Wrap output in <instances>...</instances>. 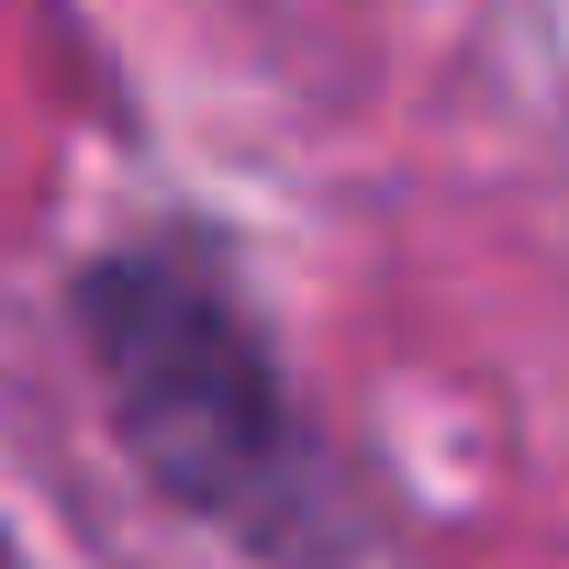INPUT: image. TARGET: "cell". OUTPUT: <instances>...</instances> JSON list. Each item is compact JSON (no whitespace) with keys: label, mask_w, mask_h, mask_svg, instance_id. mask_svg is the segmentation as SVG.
I'll list each match as a JSON object with an SVG mask.
<instances>
[{"label":"cell","mask_w":569,"mask_h":569,"mask_svg":"<svg viewBox=\"0 0 569 569\" xmlns=\"http://www.w3.org/2000/svg\"><path fill=\"white\" fill-rule=\"evenodd\" d=\"M79 325H90V358L112 380V413H123L134 458L179 502H201L223 525H279L302 502L313 458H302L291 402H279V369H268L257 325L201 268L112 257V268L79 279Z\"/></svg>","instance_id":"obj_1"}]
</instances>
